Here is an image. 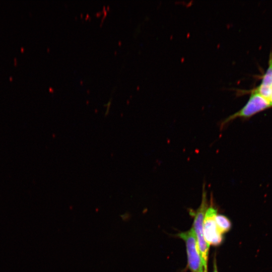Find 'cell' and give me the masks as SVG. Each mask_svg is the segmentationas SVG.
Instances as JSON below:
<instances>
[{"mask_svg": "<svg viewBox=\"0 0 272 272\" xmlns=\"http://www.w3.org/2000/svg\"><path fill=\"white\" fill-rule=\"evenodd\" d=\"M215 262H216V261H215V263H214V271H213V272H218V270H217V266H216V263Z\"/></svg>", "mask_w": 272, "mask_h": 272, "instance_id": "obj_7", "label": "cell"}, {"mask_svg": "<svg viewBox=\"0 0 272 272\" xmlns=\"http://www.w3.org/2000/svg\"><path fill=\"white\" fill-rule=\"evenodd\" d=\"M253 89L269 100L272 94V54L270 55L268 66L262 78L261 83Z\"/></svg>", "mask_w": 272, "mask_h": 272, "instance_id": "obj_5", "label": "cell"}, {"mask_svg": "<svg viewBox=\"0 0 272 272\" xmlns=\"http://www.w3.org/2000/svg\"><path fill=\"white\" fill-rule=\"evenodd\" d=\"M217 210L211 205L205 215L203 223V235L207 243L218 245L222 241V234L219 231L216 222Z\"/></svg>", "mask_w": 272, "mask_h": 272, "instance_id": "obj_4", "label": "cell"}, {"mask_svg": "<svg viewBox=\"0 0 272 272\" xmlns=\"http://www.w3.org/2000/svg\"><path fill=\"white\" fill-rule=\"evenodd\" d=\"M272 107L270 102L254 89L250 91L249 98L245 105L239 111L231 114L221 121V130L236 118L249 119L256 114Z\"/></svg>", "mask_w": 272, "mask_h": 272, "instance_id": "obj_1", "label": "cell"}, {"mask_svg": "<svg viewBox=\"0 0 272 272\" xmlns=\"http://www.w3.org/2000/svg\"><path fill=\"white\" fill-rule=\"evenodd\" d=\"M208 208L207 193L205 184L202 186L201 202L197 210L194 212L193 228L198 244L204 269H207L209 245L203 235V223L205 213Z\"/></svg>", "mask_w": 272, "mask_h": 272, "instance_id": "obj_2", "label": "cell"}, {"mask_svg": "<svg viewBox=\"0 0 272 272\" xmlns=\"http://www.w3.org/2000/svg\"><path fill=\"white\" fill-rule=\"evenodd\" d=\"M269 101L270 102V103H271V104H272V94H271L270 97L269 98Z\"/></svg>", "mask_w": 272, "mask_h": 272, "instance_id": "obj_8", "label": "cell"}, {"mask_svg": "<svg viewBox=\"0 0 272 272\" xmlns=\"http://www.w3.org/2000/svg\"><path fill=\"white\" fill-rule=\"evenodd\" d=\"M178 236L185 242L190 270L191 272H203L202 260L193 227L187 231L178 233Z\"/></svg>", "mask_w": 272, "mask_h": 272, "instance_id": "obj_3", "label": "cell"}, {"mask_svg": "<svg viewBox=\"0 0 272 272\" xmlns=\"http://www.w3.org/2000/svg\"><path fill=\"white\" fill-rule=\"evenodd\" d=\"M203 272H207V269H204Z\"/></svg>", "mask_w": 272, "mask_h": 272, "instance_id": "obj_9", "label": "cell"}, {"mask_svg": "<svg viewBox=\"0 0 272 272\" xmlns=\"http://www.w3.org/2000/svg\"><path fill=\"white\" fill-rule=\"evenodd\" d=\"M216 222L219 231L222 234L228 231L231 227L230 220L224 215L217 214Z\"/></svg>", "mask_w": 272, "mask_h": 272, "instance_id": "obj_6", "label": "cell"}]
</instances>
